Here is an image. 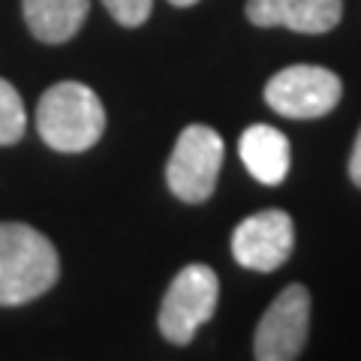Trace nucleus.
Here are the masks:
<instances>
[{
    "label": "nucleus",
    "instance_id": "1",
    "mask_svg": "<svg viewBox=\"0 0 361 361\" xmlns=\"http://www.w3.org/2000/svg\"><path fill=\"white\" fill-rule=\"evenodd\" d=\"M61 277L54 244L27 223H0V307L37 301Z\"/></svg>",
    "mask_w": 361,
    "mask_h": 361
},
{
    "label": "nucleus",
    "instance_id": "2",
    "mask_svg": "<svg viewBox=\"0 0 361 361\" xmlns=\"http://www.w3.org/2000/svg\"><path fill=\"white\" fill-rule=\"evenodd\" d=\"M39 139L58 154H85L103 139L106 109L82 82H58L39 97Z\"/></svg>",
    "mask_w": 361,
    "mask_h": 361
},
{
    "label": "nucleus",
    "instance_id": "3",
    "mask_svg": "<svg viewBox=\"0 0 361 361\" xmlns=\"http://www.w3.org/2000/svg\"><path fill=\"white\" fill-rule=\"evenodd\" d=\"M217 301L220 280L214 274V268L202 262L180 268L160 304V316H157L160 334L169 343L187 346L199 334L202 325L217 313Z\"/></svg>",
    "mask_w": 361,
    "mask_h": 361
},
{
    "label": "nucleus",
    "instance_id": "4",
    "mask_svg": "<svg viewBox=\"0 0 361 361\" xmlns=\"http://www.w3.org/2000/svg\"><path fill=\"white\" fill-rule=\"evenodd\" d=\"M223 169V139L217 130L205 123H190L180 130L172 157L166 163V184L172 196L187 202V205H202L208 202L217 175Z\"/></svg>",
    "mask_w": 361,
    "mask_h": 361
},
{
    "label": "nucleus",
    "instance_id": "5",
    "mask_svg": "<svg viewBox=\"0 0 361 361\" xmlns=\"http://www.w3.org/2000/svg\"><path fill=\"white\" fill-rule=\"evenodd\" d=\"M343 97L341 75L316 63H295L268 78L265 103L283 118L313 121L337 109Z\"/></svg>",
    "mask_w": 361,
    "mask_h": 361
},
{
    "label": "nucleus",
    "instance_id": "6",
    "mask_svg": "<svg viewBox=\"0 0 361 361\" xmlns=\"http://www.w3.org/2000/svg\"><path fill=\"white\" fill-rule=\"evenodd\" d=\"M310 334V292L289 283L271 301L253 334V355L259 361H292L301 355Z\"/></svg>",
    "mask_w": 361,
    "mask_h": 361
},
{
    "label": "nucleus",
    "instance_id": "7",
    "mask_svg": "<svg viewBox=\"0 0 361 361\" xmlns=\"http://www.w3.org/2000/svg\"><path fill=\"white\" fill-rule=\"evenodd\" d=\"M295 250V223L286 211L268 208L250 214L232 232V256L247 271H277Z\"/></svg>",
    "mask_w": 361,
    "mask_h": 361
},
{
    "label": "nucleus",
    "instance_id": "8",
    "mask_svg": "<svg viewBox=\"0 0 361 361\" xmlns=\"http://www.w3.org/2000/svg\"><path fill=\"white\" fill-rule=\"evenodd\" d=\"M247 18L256 27H289L319 37L341 25L343 0H247Z\"/></svg>",
    "mask_w": 361,
    "mask_h": 361
},
{
    "label": "nucleus",
    "instance_id": "9",
    "mask_svg": "<svg viewBox=\"0 0 361 361\" xmlns=\"http://www.w3.org/2000/svg\"><path fill=\"white\" fill-rule=\"evenodd\" d=\"M238 154H241V163L247 172L265 187L283 184L289 175L292 145L277 127H268V123L247 127L238 139Z\"/></svg>",
    "mask_w": 361,
    "mask_h": 361
},
{
    "label": "nucleus",
    "instance_id": "10",
    "mask_svg": "<svg viewBox=\"0 0 361 361\" xmlns=\"http://www.w3.org/2000/svg\"><path fill=\"white\" fill-rule=\"evenodd\" d=\"M90 0H21L27 30L39 42L61 45L82 30Z\"/></svg>",
    "mask_w": 361,
    "mask_h": 361
},
{
    "label": "nucleus",
    "instance_id": "11",
    "mask_svg": "<svg viewBox=\"0 0 361 361\" xmlns=\"http://www.w3.org/2000/svg\"><path fill=\"white\" fill-rule=\"evenodd\" d=\"M27 127L25 103H21L18 90L0 78V145H16Z\"/></svg>",
    "mask_w": 361,
    "mask_h": 361
},
{
    "label": "nucleus",
    "instance_id": "12",
    "mask_svg": "<svg viewBox=\"0 0 361 361\" xmlns=\"http://www.w3.org/2000/svg\"><path fill=\"white\" fill-rule=\"evenodd\" d=\"M103 6L109 9V16L123 27H139L151 18L154 0H103Z\"/></svg>",
    "mask_w": 361,
    "mask_h": 361
},
{
    "label": "nucleus",
    "instance_id": "13",
    "mask_svg": "<svg viewBox=\"0 0 361 361\" xmlns=\"http://www.w3.org/2000/svg\"><path fill=\"white\" fill-rule=\"evenodd\" d=\"M349 180L361 190V130L355 135V145H353V154H349Z\"/></svg>",
    "mask_w": 361,
    "mask_h": 361
},
{
    "label": "nucleus",
    "instance_id": "14",
    "mask_svg": "<svg viewBox=\"0 0 361 361\" xmlns=\"http://www.w3.org/2000/svg\"><path fill=\"white\" fill-rule=\"evenodd\" d=\"M172 6H178V9H187V6H193V4H199V0H169Z\"/></svg>",
    "mask_w": 361,
    "mask_h": 361
}]
</instances>
